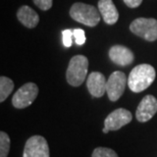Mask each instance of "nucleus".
<instances>
[{
	"label": "nucleus",
	"mask_w": 157,
	"mask_h": 157,
	"mask_svg": "<svg viewBox=\"0 0 157 157\" xmlns=\"http://www.w3.org/2000/svg\"><path fill=\"white\" fill-rule=\"evenodd\" d=\"M70 15L73 20L88 27H96L100 21L99 9L82 2L73 4L70 10Z\"/></svg>",
	"instance_id": "nucleus-2"
},
{
	"label": "nucleus",
	"mask_w": 157,
	"mask_h": 157,
	"mask_svg": "<svg viewBox=\"0 0 157 157\" xmlns=\"http://www.w3.org/2000/svg\"><path fill=\"white\" fill-rule=\"evenodd\" d=\"M10 150V139L5 132L0 133V157H7Z\"/></svg>",
	"instance_id": "nucleus-15"
},
{
	"label": "nucleus",
	"mask_w": 157,
	"mask_h": 157,
	"mask_svg": "<svg viewBox=\"0 0 157 157\" xmlns=\"http://www.w3.org/2000/svg\"><path fill=\"white\" fill-rule=\"evenodd\" d=\"M89 61L84 55H76L71 59L67 70V81L73 87H78L86 80Z\"/></svg>",
	"instance_id": "nucleus-3"
},
{
	"label": "nucleus",
	"mask_w": 157,
	"mask_h": 157,
	"mask_svg": "<svg viewBox=\"0 0 157 157\" xmlns=\"http://www.w3.org/2000/svg\"><path fill=\"white\" fill-rule=\"evenodd\" d=\"M143 0H124V2L127 4V6L131 8H136L138 7L141 3H142Z\"/></svg>",
	"instance_id": "nucleus-20"
},
{
	"label": "nucleus",
	"mask_w": 157,
	"mask_h": 157,
	"mask_svg": "<svg viewBox=\"0 0 157 157\" xmlns=\"http://www.w3.org/2000/svg\"><path fill=\"white\" fill-rule=\"evenodd\" d=\"M98 9L107 25H114L118 21L119 14L112 0H99Z\"/></svg>",
	"instance_id": "nucleus-12"
},
{
	"label": "nucleus",
	"mask_w": 157,
	"mask_h": 157,
	"mask_svg": "<svg viewBox=\"0 0 157 157\" xmlns=\"http://www.w3.org/2000/svg\"><path fill=\"white\" fill-rule=\"evenodd\" d=\"M74 40L76 41L78 45H84L86 42V35L85 31L82 29H75L74 30Z\"/></svg>",
	"instance_id": "nucleus-18"
},
{
	"label": "nucleus",
	"mask_w": 157,
	"mask_h": 157,
	"mask_svg": "<svg viewBox=\"0 0 157 157\" xmlns=\"http://www.w3.org/2000/svg\"><path fill=\"white\" fill-rule=\"evenodd\" d=\"M157 112V99L152 95H147L141 100L136 111V118L140 122L150 121Z\"/></svg>",
	"instance_id": "nucleus-9"
},
{
	"label": "nucleus",
	"mask_w": 157,
	"mask_h": 157,
	"mask_svg": "<svg viewBox=\"0 0 157 157\" xmlns=\"http://www.w3.org/2000/svg\"><path fill=\"white\" fill-rule=\"evenodd\" d=\"M23 157H50L49 146L42 136H33L28 139L24 148Z\"/></svg>",
	"instance_id": "nucleus-8"
},
{
	"label": "nucleus",
	"mask_w": 157,
	"mask_h": 157,
	"mask_svg": "<svg viewBox=\"0 0 157 157\" xmlns=\"http://www.w3.org/2000/svg\"><path fill=\"white\" fill-rule=\"evenodd\" d=\"M127 77L122 71H113L106 83V93L110 101H117L124 92Z\"/></svg>",
	"instance_id": "nucleus-7"
},
{
	"label": "nucleus",
	"mask_w": 157,
	"mask_h": 157,
	"mask_svg": "<svg viewBox=\"0 0 157 157\" xmlns=\"http://www.w3.org/2000/svg\"><path fill=\"white\" fill-rule=\"evenodd\" d=\"M109 58L113 63L121 67H128L133 63L134 53L131 49L122 45H114L109 49Z\"/></svg>",
	"instance_id": "nucleus-10"
},
{
	"label": "nucleus",
	"mask_w": 157,
	"mask_h": 157,
	"mask_svg": "<svg viewBox=\"0 0 157 157\" xmlns=\"http://www.w3.org/2000/svg\"><path fill=\"white\" fill-rule=\"evenodd\" d=\"M132 119H133V115H132L131 111L124 108L115 109L105 118L103 133L106 134L110 131H117L128 124H130Z\"/></svg>",
	"instance_id": "nucleus-6"
},
{
	"label": "nucleus",
	"mask_w": 157,
	"mask_h": 157,
	"mask_svg": "<svg viewBox=\"0 0 157 157\" xmlns=\"http://www.w3.org/2000/svg\"><path fill=\"white\" fill-rule=\"evenodd\" d=\"M92 157H118L117 153L110 148H105V147H98L94 149L92 153Z\"/></svg>",
	"instance_id": "nucleus-16"
},
{
	"label": "nucleus",
	"mask_w": 157,
	"mask_h": 157,
	"mask_svg": "<svg viewBox=\"0 0 157 157\" xmlns=\"http://www.w3.org/2000/svg\"><path fill=\"white\" fill-rule=\"evenodd\" d=\"M132 33L149 42L157 40V21L155 18L139 17L130 25Z\"/></svg>",
	"instance_id": "nucleus-4"
},
{
	"label": "nucleus",
	"mask_w": 157,
	"mask_h": 157,
	"mask_svg": "<svg viewBox=\"0 0 157 157\" xmlns=\"http://www.w3.org/2000/svg\"><path fill=\"white\" fill-rule=\"evenodd\" d=\"M38 86L35 83H27L23 85L14 93V95L12 96L11 103L15 108H26L35 101V99L38 96Z\"/></svg>",
	"instance_id": "nucleus-5"
},
{
	"label": "nucleus",
	"mask_w": 157,
	"mask_h": 157,
	"mask_svg": "<svg viewBox=\"0 0 157 157\" xmlns=\"http://www.w3.org/2000/svg\"><path fill=\"white\" fill-rule=\"evenodd\" d=\"M74 39V30H64L62 31V43L64 47H71L73 45Z\"/></svg>",
	"instance_id": "nucleus-17"
},
{
	"label": "nucleus",
	"mask_w": 157,
	"mask_h": 157,
	"mask_svg": "<svg viewBox=\"0 0 157 157\" xmlns=\"http://www.w3.org/2000/svg\"><path fill=\"white\" fill-rule=\"evenodd\" d=\"M17 20L24 25L25 27L33 29L39 23L38 13L27 5H24L17 10Z\"/></svg>",
	"instance_id": "nucleus-13"
},
{
	"label": "nucleus",
	"mask_w": 157,
	"mask_h": 157,
	"mask_svg": "<svg viewBox=\"0 0 157 157\" xmlns=\"http://www.w3.org/2000/svg\"><path fill=\"white\" fill-rule=\"evenodd\" d=\"M106 78L99 71L91 73L87 78V88L90 94L95 98H100L106 93Z\"/></svg>",
	"instance_id": "nucleus-11"
},
{
	"label": "nucleus",
	"mask_w": 157,
	"mask_h": 157,
	"mask_svg": "<svg viewBox=\"0 0 157 157\" xmlns=\"http://www.w3.org/2000/svg\"><path fill=\"white\" fill-rule=\"evenodd\" d=\"M156 77L155 68L150 64L143 63L135 67L128 78V86L135 93H140L150 87Z\"/></svg>",
	"instance_id": "nucleus-1"
},
{
	"label": "nucleus",
	"mask_w": 157,
	"mask_h": 157,
	"mask_svg": "<svg viewBox=\"0 0 157 157\" xmlns=\"http://www.w3.org/2000/svg\"><path fill=\"white\" fill-rule=\"evenodd\" d=\"M14 84L10 78L2 76L0 78V102H3L7 99L13 90Z\"/></svg>",
	"instance_id": "nucleus-14"
},
{
	"label": "nucleus",
	"mask_w": 157,
	"mask_h": 157,
	"mask_svg": "<svg viewBox=\"0 0 157 157\" xmlns=\"http://www.w3.org/2000/svg\"><path fill=\"white\" fill-rule=\"evenodd\" d=\"M37 7H39L41 10H48L51 8L53 0H33Z\"/></svg>",
	"instance_id": "nucleus-19"
}]
</instances>
